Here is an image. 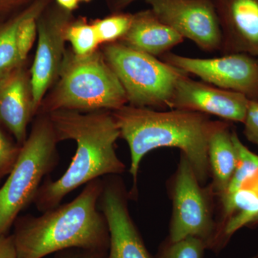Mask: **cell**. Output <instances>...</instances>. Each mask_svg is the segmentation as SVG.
I'll return each instance as SVG.
<instances>
[{
  "label": "cell",
  "mask_w": 258,
  "mask_h": 258,
  "mask_svg": "<svg viewBox=\"0 0 258 258\" xmlns=\"http://www.w3.org/2000/svg\"><path fill=\"white\" fill-rule=\"evenodd\" d=\"M58 142L73 140L76 154L63 175L56 181L47 179L34 200L44 212L60 205L66 195L102 176L120 174L125 165L115 152L119 129L111 111L81 112L58 110L48 113Z\"/></svg>",
  "instance_id": "obj_1"
},
{
  "label": "cell",
  "mask_w": 258,
  "mask_h": 258,
  "mask_svg": "<svg viewBox=\"0 0 258 258\" xmlns=\"http://www.w3.org/2000/svg\"><path fill=\"white\" fill-rule=\"evenodd\" d=\"M103 186L101 178L93 180L71 203L16 220L13 235L18 258H43L73 248L106 258L109 230L98 208Z\"/></svg>",
  "instance_id": "obj_2"
},
{
  "label": "cell",
  "mask_w": 258,
  "mask_h": 258,
  "mask_svg": "<svg viewBox=\"0 0 258 258\" xmlns=\"http://www.w3.org/2000/svg\"><path fill=\"white\" fill-rule=\"evenodd\" d=\"M120 137L131 153L129 172L137 186L142 159L154 149L176 147L189 161L200 183L210 175L208 140L215 122L198 112L172 109L157 111L145 107L125 106L111 111Z\"/></svg>",
  "instance_id": "obj_3"
},
{
  "label": "cell",
  "mask_w": 258,
  "mask_h": 258,
  "mask_svg": "<svg viewBox=\"0 0 258 258\" xmlns=\"http://www.w3.org/2000/svg\"><path fill=\"white\" fill-rule=\"evenodd\" d=\"M57 80L40 108L43 114L58 110L113 111L128 103L121 83L98 50L83 56L66 51Z\"/></svg>",
  "instance_id": "obj_4"
},
{
  "label": "cell",
  "mask_w": 258,
  "mask_h": 258,
  "mask_svg": "<svg viewBox=\"0 0 258 258\" xmlns=\"http://www.w3.org/2000/svg\"><path fill=\"white\" fill-rule=\"evenodd\" d=\"M58 142L48 115L41 113L0 188V237L7 235L19 213L34 202L42 179L57 165Z\"/></svg>",
  "instance_id": "obj_5"
},
{
  "label": "cell",
  "mask_w": 258,
  "mask_h": 258,
  "mask_svg": "<svg viewBox=\"0 0 258 258\" xmlns=\"http://www.w3.org/2000/svg\"><path fill=\"white\" fill-rule=\"evenodd\" d=\"M102 52L119 80L130 106L169 108L184 71L120 42L106 44Z\"/></svg>",
  "instance_id": "obj_6"
},
{
  "label": "cell",
  "mask_w": 258,
  "mask_h": 258,
  "mask_svg": "<svg viewBox=\"0 0 258 258\" xmlns=\"http://www.w3.org/2000/svg\"><path fill=\"white\" fill-rule=\"evenodd\" d=\"M200 184L187 158L181 154L171 190L172 217L167 240L198 237L207 248L214 249L218 227L212 218L209 190Z\"/></svg>",
  "instance_id": "obj_7"
},
{
  "label": "cell",
  "mask_w": 258,
  "mask_h": 258,
  "mask_svg": "<svg viewBox=\"0 0 258 258\" xmlns=\"http://www.w3.org/2000/svg\"><path fill=\"white\" fill-rule=\"evenodd\" d=\"M71 12L51 2L37 18V45L30 71L32 103L40 110L47 90L58 79L66 54V28L74 19Z\"/></svg>",
  "instance_id": "obj_8"
},
{
  "label": "cell",
  "mask_w": 258,
  "mask_h": 258,
  "mask_svg": "<svg viewBox=\"0 0 258 258\" xmlns=\"http://www.w3.org/2000/svg\"><path fill=\"white\" fill-rule=\"evenodd\" d=\"M166 63L198 76L203 82L222 89L242 93L258 101V58L244 53L213 58H198L167 52L161 56Z\"/></svg>",
  "instance_id": "obj_9"
},
{
  "label": "cell",
  "mask_w": 258,
  "mask_h": 258,
  "mask_svg": "<svg viewBox=\"0 0 258 258\" xmlns=\"http://www.w3.org/2000/svg\"><path fill=\"white\" fill-rule=\"evenodd\" d=\"M162 23L208 52L220 51L222 31L213 0H146Z\"/></svg>",
  "instance_id": "obj_10"
},
{
  "label": "cell",
  "mask_w": 258,
  "mask_h": 258,
  "mask_svg": "<svg viewBox=\"0 0 258 258\" xmlns=\"http://www.w3.org/2000/svg\"><path fill=\"white\" fill-rule=\"evenodd\" d=\"M98 208L104 215L109 230L107 258H151L130 216L127 195L119 181H103Z\"/></svg>",
  "instance_id": "obj_11"
},
{
  "label": "cell",
  "mask_w": 258,
  "mask_h": 258,
  "mask_svg": "<svg viewBox=\"0 0 258 258\" xmlns=\"http://www.w3.org/2000/svg\"><path fill=\"white\" fill-rule=\"evenodd\" d=\"M249 100L242 93L181 77L169 102L171 109L216 115L227 121L243 123Z\"/></svg>",
  "instance_id": "obj_12"
},
{
  "label": "cell",
  "mask_w": 258,
  "mask_h": 258,
  "mask_svg": "<svg viewBox=\"0 0 258 258\" xmlns=\"http://www.w3.org/2000/svg\"><path fill=\"white\" fill-rule=\"evenodd\" d=\"M222 31V55L258 57V0H213Z\"/></svg>",
  "instance_id": "obj_13"
},
{
  "label": "cell",
  "mask_w": 258,
  "mask_h": 258,
  "mask_svg": "<svg viewBox=\"0 0 258 258\" xmlns=\"http://www.w3.org/2000/svg\"><path fill=\"white\" fill-rule=\"evenodd\" d=\"M33 115L30 76L21 64L0 78V123L13 134L17 143L23 146Z\"/></svg>",
  "instance_id": "obj_14"
},
{
  "label": "cell",
  "mask_w": 258,
  "mask_h": 258,
  "mask_svg": "<svg viewBox=\"0 0 258 258\" xmlns=\"http://www.w3.org/2000/svg\"><path fill=\"white\" fill-rule=\"evenodd\" d=\"M174 29L162 23L152 10L133 14L128 32L120 40L125 45L154 57H161L184 42Z\"/></svg>",
  "instance_id": "obj_15"
},
{
  "label": "cell",
  "mask_w": 258,
  "mask_h": 258,
  "mask_svg": "<svg viewBox=\"0 0 258 258\" xmlns=\"http://www.w3.org/2000/svg\"><path fill=\"white\" fill-rule=\"evenodd\" d=\"M229 121H216L208 140V159L213 176L212 191L222 197L228 187L238 161Z\"/></svg>",
  "instance_id": "obj_16"
},
{
  "label": "cell",
  "mask_w": 258,
  "mask_h": 258,
  "mask_svg": "<svg viewBox=\"0 0 258 258\" xmlns=\"http://www.w3.org/2000/svg\"><path fill=\"white\" fill-rule=\"evenodd\" d=\"M221 200L224 220L217 231L214 248L216 252L225 247L237 230L258 223V190L243 186Z\"/></svg>",
  "instance_id": "obj_17"
},
{
  "label": "cell",
  "mask_w": 258,
  "mask_h": 258,
  "mask_svg": "<svg viewBox=\"0 0 258 258\" xmlns=\"http://www.w3.org/2000/svg\"><path fill=\"white\" fill-rule=\"evenodd\" d=\"M52 0H34L0 23V78L21 66L19 60L17 35L20 24L28 17L41 14Z\"/></svg>",
  "instance_id": "obj_18"
},
{
  "label": "cell",
  "mask_w": 258,
  "mask_h": 258,
  "mask_svg": "<svg viewBox=\"0 0 258 258\" xmlns=\"http://www.w3.org/2000/svg\"><path fill=\"white\" fill-rule=\"evenodd\" d=\"M232 140L237 149L238 161L228 187L220 198L229 196L238 191L258 173V155L249 151L241 142L235 131L232 132Z\"/></svg>",
  "instance_id": "obj_19"
},
{
  "label": "cell",
  "mask_w": 258,
  "mask_h": 258,
  "mask_svg": "<svg viewBox=\"0 0 258 258\" xmlns=\"http://www.w3.org/2000/svg\"><path fill=\"white\" fill-rule=\"evenodd\" d=\"M64 36L77 55L92 53L101 44L93 23L84 18L73 19L66 28Z\"/></svg>",
  "instance_id": "obj_20"
},
{
  "label": "cell",
  "mask_w": 258,
  "mask_h": 258,
  "mask_svg": "<svg viewBox=\"0 0 258 258\" xmlns=\"http://www.w3.org/2000/svg\"><path fill=\"white\" fill-rule=\"evenodd\" d=\"M132 20L133 14L121 11L92 22L100 43L119 42L128 32Z\"/></svg>",
  "instance_id": "obj_21"
},
{
  "label": "cell",
  "mask_w": 258,
  "mask_h": 258,
  "mask_svg": "<svg viewBox=\"0 0 258 258\" xmlns=\"http://www.w3.org/2000/svg\"><path fill=\"white\" fill-rule=\"evenodd\" d=\"M206 249V244L198 237H188L177 242L167 240L156 258H203Z\"/></svg>",
  "instance_id": "obj_22"
},
{
  "label": "cell",
  "mask_w": 258,
  "mask_h": 258,
  "mask_svg": "<svg viewBox=\"0 0 258 258\" xmlns=\"http://www.w3.org/2000/svg\"><path fill=\"white\" fill-rule=\"evenodd\" d=\"M40 15L28 17L20 24L17 35L19 60L23 64L37 35V18Z\"/></svg>",
  "instance_id": "obj_23"
},
{
  "label": "cell",
  "mask_w": 258,
  "mask_h": 258,
  "mask_svg": "<svg viewBox=\"0 0 258 258\" xmlns=\"http://www.w3.org/2000/svg\"><path fill=\"white\" fill-rule=\"evenodd\" d=\"M21 147L13 143L5 136L0 125V181L13 170L20 155Z\"/></svg>",
  "instance_id": "obj_24"
},
{
  "label": "cell",
  "mask_w": 258,
  "mask_h": 258,
  "mask_svg": "<svg viewBox=\"0 0 258 258\" xmlns=\"http://www.w3.org/2000/svg\"><path fill=\"white\" fill-rule=\"evenodd\" d=\"M243 123L246 138L258 147V101L249 100Z\"/></svg>",
  "instance_id": "obj_25"
},
{
  "label": "cell",
  "mask_w": 258,
  "mask_h": 258,
  "mask_svg": "<svg viewBox=\"0 0 258 258\" xmlns=\"http://www.w3.org/2000/svg\"><path fill=\"white\" fill-rule=\"evenodd\" d=\"M34 0H0V18L23 9Z\"/></svg>",
  "instance_id": "obj_26"
},
{
  "label": "cell",
  "mask_w": 258,
  "mask_h": 258,
  "mask_svg": "<svg viewBox=\"0 0 258 258\" xmlns=\"http://www.w3.org/2000/svg\"><path fill=\"white\" fill-rule=\"evenodd\" d=\"M0 258H18L13 235L0 237Z\"/></svg>",
  "instance_id": "obj_27"
},
{
  "label": "cell",
  "mask_w": 258,
  "mask_h": 258,
  "mask_svg": "<svg viewBox=\"0 0 258 258\" xmlns=\"http://www.w3.org/2000/svg\"><path fill=\"white\" fill-rule=\"evenodd\" d=\"M136 1L137 0H108V5L113 13H115L121 12Z\"/></svg>",
  "instance_id": "obj_28"
},
{
  "label": "cell",
  "mask_w": 258,
  "mask_h": 258,
  "mask_svg": "<svg viewBox=\"0 0 258 258\" xmlns=\"http://www.w3.org/2000/svg\"><path fill=\"white\" fill-rule=\"evenodd\" d=\"M80 0H55V3L62 9L71 12L79 8Z\"/></svg>",
  "instance_id": "obj_29"
},
{
  "label": "cell",
  "mask_w": 258,
  "mask_h": 258,
  "mask_svg": "<svg viewBox=\"0 0 258 258\" xmlns=\"http://www.w3.org/2000/svg\"><path fill=\"white\" fill-rule=\"evenodd\" d=\"M60 258H101L96 254L91 253V252H86V251L78 249V251L74 252H71L69 254H64L61 255Z\"/></svg>",
  "instance_id": "obj_30"
},
{
  "label": "cell",
  "mask_w": 258,
  "mask_h": 258,
  "mask_svg": "<svg viewBox=\"0 0 258 258\" xmlns=\"http://www.w3.org/2000/svg\"><path fill=\"white\" fill-rule=\"evenodd\" d=\"M85 2V3H89L91 0H80V2Z\"/></svg>",
  "instance_id": "obj_31"
},
{
  "label": "cell",
  "mask_w": 258,
  "mask_h": 258,
  "mask_svg": "<svg viewBox=\"0 0 258 258\" xmlns=\"http://www.w3.org/2000/svg\"><path fill=\"white\" fill-rule=\"evenodd\" d=\"M2 21H3V19L0 18V23H2Z\"/></svg>",
  "instance_id": "obj_32"
}]
</instances>
